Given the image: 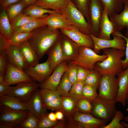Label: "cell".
I'll return each instance as SVG.
<instances>
[{
  "mask_svg": "<svg viewBox=\"0 0 128 128\" xmlns=\"http://www.w3.org/2000/svg\"><path fill=\"white\" fill-rule=\"evenodd\" d=\"M45 26L34 29L32 31V36L28 40L39 60L60 37L57 30H51L47 26L45 27Z\"/></svg>",
  "mask_w": 128,
  "mask_h": 128,
  "instance_id": "obj_1",
  "label": "cell"
},
{
  "mask_svg": "<svg viewBox=\"0 0 128 128\" xmlns=\"http://www.w3.org/2000/svg\"><path fill=\"white\" fill-rule=\"evenodd\" d=\"M102 50L103 54L107 55V57L103 61L96 63L94 69L101 75L106 74L116 76L124 70L121 61L125 56V51L114 48Z\"/></svg>",
  "mask_w": 128,
  "mask_h": 128,
  "instance_id": "obj_2",
  "label": "cell"
},
{
  "mask_svg": "<svg viewBox=\"0 0 128 128\" xmlns=\"http://www.w3.org/2000/svg\"><path fill=\"white\" fill-rule=\"evenodd\" d=\"M113 101L98 96L91 103V114L94 117L107 122L112 120L117 111L115 104Z\"/></svg>",
  "mask_w": 128,
  "mask_h": 128,
  "instance_id": "obj_3",
  "label": "cell"
},
{
  "mask_svg": "<svg viewBox=\"0 0 128 128\" xmlns=\"http://www.w3.org/2000/svg\"><path fill=\"white\" fill-rule=\"evenodd\" d=\"M106 55L97 54L92 49L84 46L79 47L78 55L75 60L69 64L82 66L87 70L95 69V65L98 62L103 61L107 57Z\"/></svg>",
  "mask_w": 128,
  "mask_h": 128,
  "instance_id": "obj_4",
  "label": "cell"
},
{
  "mask_svg": "<svg viewBox=\"0 0 128 128\" xmlns=\"http://www.w3.org/2000/svg\"><path fill=\"white\" fill-rule=\"evenodd\" d=\"M61 14L81 32L87 34H91V27L90 23L71 1Z\"/></svg>",
  "mask_w": 128,
  "mask_h": 128,
  "instance_id": "obj_5",
  "label": "cell"
},
{
  "mask_svg": "<svg viewBox=\"0 0 128 128\" xmlns=\"http://www.w3.org/2000/svg\"><path fill=\"white\" fill-rule=\"evenodd\" d=\"M118 88L117 78L115 76L104 74L101 75L98 89V96L115 101Z\"/></svg>",
  "mask_w": 128,
  "mask_h": 128,
  "instance_id": "obj_6",
  "label": "cell"
},
{
  "mask_svg": "<svg viewBox=\"0 0 128 128\" xmlns=\"http://www.w3.org/2000/svg\"><path fill=\"white\" fill-rule=\"evenodd\" d=\"M104 10L100 0H90L89 7L90 23L91 27V34L98 37L100 32L101 19Z\"/></svg>",
  "mask_w": 128,
  "mask_h": 128,
  "instance_id": "obj_7",
  "label": "cell"
},
{
  "mask_svg": "<svg viewBox=\"0 0 128 128\" xmlns=\"http://www.w3.org/2000/svg\"><path fill=\"white\" fill-rule=\"evenodd\" d=\"M39 87V84L33 80L22 82L12 87L11 91L7 96H13L26 102L38 90Z\"/></svg>",
  "mask_w": 128,
  "mask_h": 128,
  "instance_id": "obj_8",
  "label": "cell"
},
{
  "mask_svg": "<svg viewBox=\"0 0 128 128\" xmlns=\"http://www.w3.org/2000/svg\"><path fill=\"white\" fill-rule=\"evenodd\" d=\"M62 34L74 41L79 47L84 46L93 49V40L90 35L81 32L76 27L72 25L60 29Z\"/></svg>",
  "mask_w": 128,
  "mask_h": 128,
  "instance_id": "obj_9",
  "label": "cell"
},
{
  "mask_svg": "<svg viewBox=\"0 0 128 128\" xmlns=\"http://www.w3.org/2000/svg\"><path fill=\"white\" fill-rule=\"evenodd\" d=\"M72 119L79 128H103L107 122L96 118L91 114H85L75 111Z\"/></svg>",
  "mask_w": 128,
  "mask_h": 128,
  "instance_id": "obj_10",
  "label": "cell"
},
{
  "mask_svg": "<svg viewBox=\"0 0 128 128\" xmlns=\"http://www.w3.org/2000/svg\"><path fill=\"white\" fill-rule=\"evenodd\" d=\"M93 42V50L97 53L101 50L106 48H114L125 51L126 42L122 37L113 35L112 39L106 40L96 37L90 34Z\"/></svg>",
  "mask_w": 128,
  "mask_h": 128,
  "instance_id": "obj_11",
  "label": "cell"
},
{
  "mask_svg": "<svg viewBox=\"0 0 128 128\" xmlns=\"http://www.w3.org/2000/svg\"><path fill=\"white\" fill-rule=\"evenodd\" d=\"M69 64L64 61L54 69L49 77L44 82L39 84L41 88L56 91L64 73L66 71Z\"/></svg>",
  "mask_w": 128,
  "mask_h": 128,
  "instance_id": "obj_12",
  "label": "cell"
},
{
  "mask_svg": "<svg viewBox=\"0 0 128 128\" xmlns=\"http://www.w3.org/2000/svg\"><path fill=\"white\" fill-rule=\"evenodd\" d=\"M53 71L47 61L43 63H38L33 67H28L24 71L33 80L41 83L45 81Z\"/></svg>",
  "mask_w": 128,
  "mask_h": 128,
  "instance_id": "obj_13",
  "label": "cell"
},
{
  "mask_svg": "<svg viewBox=\"0 0 128 128\" xmlns=\"http://www.w3.org/2000/svg\"><path fill=\"white\" fill-rule=\"evenodd\" d=\"M29 112L13 110L0 105V122L19 125L28 116Z\"/></svg>",
  "mask_w": 128,
  "mask_h": 128,
  "instance_id": "obj_14",
  "label": "cell"
},
{
  "mask_svg": "<svg viewBox=\"0 0 128 128\" xmlns=\"http://www.w3.org/2000/svg\"><path fill=\"white\" fill-rule=\"evenodd\" d=\"M39 91L43 105L46 109L62 112L61 97L56 91L44 88Z\"/></svg>",
  "mask_w": 128,
  "mask_h": 128,
  "instance_id": "obj_15",
  "label": "cell"
},
{
  "mask_svg": "<svg viewBox=\"0 0 128 128\" xmlns=\"http://www.w3.org/2000/svg\"><path fill=\"white\" fill-rule=\"evenodd\" d=\"M32 81L24 70L8 63L4 80L5 83L10 85Z\"/></svg>",
  "mask_w": 128,
  "mask_h": 128,
  "instance_id": "obj_16",
  "label": "cell"
},
{
  "mask_svg": "<svg viewBox=\"0 0 128 128\" xmlns=\"http://www.w3.org/2000/svg\"><path fill=\"white\" fill-rule=\"evenodd\" d=\"M117 75L118 88L115 102L119 103L124 107L128 92V68L123 70Z\"/></svg>",
  "mask_w": 128,
  "mask_h": 128,
  "instance_id": "obj_17",
  "label": "cell"
},
{
  "mask_svg": "<svg viewBox=\"0 0 128 128\" xmlns=\"http://www.w3.org/2000/svg\"><path fill=\"white\" fill-rule=\"evenodd\" d=\"M64 36L62 40L60 39L61 48L64 60L69 62L75 60L77 58L79 47L71 39Z\"/></svg>",
  "mask_w": 128,
  "mask_h": 128,
  "instance_id": "obj_18",
  "label": "cell"
},
{
  "mask_svg": "<svg viewBox=\"0 0 128 128\" xmlns=\"http://www.w3.org/2000/svg\"><path fill=\"white\" fill-rule=\"evenodd\" d=\"M29 111L39 119L43 114L47 113L46 109L43 105L39 90H37L27 101L24 102Z\"/></svg>",
  "mask_w": 128,
  "mask_h": 128,
  "instance_id": "obj_19",
  "label": "cell"
},
{
  "mask_svg": "<svg viewBox=\"0 0 128 128\" xmlns=\"http://www.w3.org/2000/svg\"><path fill=\"white\" fill-rule=\"evenodd\" d=\"M45 19L46 25L52 30L66 28L73 25L61 14L57 12L49 14Z\"/></svg>",
  "mask_w": 128,
  "mask_h": 128,
  "instance_id": "obj_20",
  "label": "cell"
},
{
  "mask_svg": "<svg viewBox=\"0 0 128 128\" xmlns=\"http://www.w3.org/2000/svg\"><path fill=\"white\" fill-rule=\"evenodd\" d=\"M60 38L50 48L46 53L48 56L47 61L53 71L61 62L64 60Z\"/></svg>",
  "mask_w": 128,
  "mask_h": 128,
  "instance_id": "obj_21",
  "label": "cell"
},
{
  "mask_svg": "<svg viewBox=\"0 0 128 128\" xmlns=\"http://www.w3.org/2000/svg\"><path fill=\"white\" fill-rule=\"evenodd\" d=\"M6 55L10 64L24 71L28 67L18 47L10 46Z\"/></svg>",
  "mask_w": 128,
  "mask_h": 128,
  "instance_id": "obj_22",
  "label": "cell"
},
{
  "mask_svg": "<svg viewBox=\"0 0 128 128\" xmlns=\"http://www.w3.org/2000/svg\"><path fill=\"white\" fill-rule=\"evenodd\" d=\"M124 2L123 11L109 18L113 25L114 31L120 32L125 28L127 31H128V3L125 0H124Z\"/></svg>",
  "mask_w": 128,
  "mask_h": 128,
  "instance_id": "obj_23",
  "label": "cell"
},
{
  "mask_svg": "<svg viewBox=\"0 0 128 128\" xmlns=\"http://www.w3.org/2000/svg\"><path fill=\"white\" fill-rule=\"evenodd\" d=\"M18 47L28 67H33L38 63L39 59L28 40L22 43Z\"/></svg>",
  "mask_w": 128,
  "mask_h": 128,
  "instance_id": "obj_24",
  "label": "cell"
},
{
  "mask_svg": "<svg viewBox=\"0 0 128 128\" xmlns=\"http://www.w3.org/2000/svg\"><path fill=\"white\" fill-rule=\"evenodd\" d=\"M71 0H37L33 5L61 14Z\"/></svg>",
  "mask_w": 128,
  "mask_h": 128,
  "instance_id": "obj_25",
  "label": "cell"
},
{
  "mask_svg": "<svg viewBox=\"0 0 128 128\" xmlns=\"http://www.w3.org/2000/svg\"><path fill=\"white\" fill-rule=\"evenodd\" d=\"M100 32L98 38L106 40L111 39L110 35L114 31L113 25L104 9L100 23Z\"/></svg>",
  "mask_w": 128,
  "mask_h": 128,
  "instance_id": "obj_26",
  "label": "cell"
},
{
  "mask_svg": "<svg viewBox=\"0 0 128 128\" xmlns=\"http://www.w3.org/2000/svg\"><path fill=\"white\" fill-rule=\"evenodd\" d=\"M0 105L12 109L29 111L24 102L12 96H7L0 97Z\"/></svg>",
  "mask_w": 128,
  "mask_h": 128,
  "instance_id": "obj_27",
  "label": "cell"
},
{
  "mask_svg": "<svg viewBox=\"0 0 128 128\" xmlns=\"http://www.w3.org/2000/svg\"><path fill=\"white\" fill-rule=\"evenodd\" d=\"M57 12L54 10L44 9L38 6L32 5L23 10V13L35 18H44L48 16L46 14H53Z\"/></svg>",
  "mask_w": 128,
  "mask_h": 128,
  "instance_id": "obj_28",
  "label": "cell"
},
{
  "mask_svg": "<svg viewBox=\"0 0 128 128\" xmlns=\"http://www.w3.org/2000/svg\"><path fill=\"white\" fill-rule=\"evenodd\" d=\"M107 10L109 18L121 11L124 5V0H100Z\"/></svg>",
  "mask_w": 128,
  "mask_h": 128,
  "instance_id": "obj_29",
  "label": "cell"
},
{
  "mask_svg": "<svg viewBox=\"0 0 128 128\" xmlns=\"http://www.w3.org/2000/svg\"><path fill=\"white\" fill-rule=\"evenodd\" d=\"M6 9H3L0 15V32L9 40L13 32Z\"/></svg>",
  "mask_w": 128,
  "mask_h": 128,
  "instance_id": "obj_30",
  "label": "cell"
},
{
  "mask_svg": "<svg viewBox=\"0 0 128 128\" xmlns=\"http://www.w3.org/2000/svg\"><path fill=\"white\" fill-rule=\"evenodd\" d=\"M31 32H13L9 40L10 46L18 47L22 42L28 40L32 35Z\"/></svg>",
  "mask_w": 128,
  "mask_h": 128,
  "instance_id": "obj_31",
  "label": "cell"
},
{
  "mask_svg": "<svg viewBox=\"0 0 128 128\" xmlns=\"http://www.w3.org/2000/svg\"><path fill=\"white\" fill-rule=\"evenodd\" d=\"M45 25V18H35L22 27L16 29L13 32H31L37 28Z\"/></svg>",
  "mask_w": 128,
  "mask_h": 128,
  "instance_id": "obj_32",
  "label": "cell"
},
{
  "mask_svg": "<svg viewBox=\"0 0 128 128\" xmlns=\"http://www.w3.org/2000/svg\"><path fill=\"white\" fill-rule=\"evenodd\" d=\"M72 86L65 72L56 91L61 96H69Z\"/></svg>",
  "mask_w": 128,
  "mask_h": 128,
  "instance_id": "obj_33",
  "label": "cell"
},
{
  "mask_svg": "<svg viewBox=\"0 0 128 128\" xmlns=\"http://www.w3.org/2000/svg\"><path fill=\"white\" fill-rule=\"evenodd\" d=\"M22 0L19 2L11 5L6 9L10 22L17 16L22 13L26 6Z\"/></svg>",
  "mask_w": 128,
  "mask_h": 128,
  "instance_id": "obj_34",
  "label": "cell"
},
{
  "mask_svg": "<svg viewBox=\"0 0 128 128\" xmlns=\"http://www.w3.org/2000/svg\"><path fill=\"white\" fill-rule=\"evenodd\" d=\"M62 112L64 114L71 115L76 111V102L69 95L61 96Z\"/></svg>",
  "mask_w": 128,
  "mask_h": 128,
  "instance_id": "obj_35",
  "label": "cell"
},
{
  "mask_svg": "<svg viewBox=\"0 0 128 128\" xmlns=\"http://www.w3.org/2000/svg\"><path fill=\"white\" fill-rule=\"evenodd\" d=\"M35 18L22 12L10 22L13 32L16 29L22 27Z\"/></svg>",
  "mask_w": 128,
  "mask_h": 128,
  "instance_id": "obj_36",
  "label": "cell"
},
{
  "mask_svg": "<svg viewBox=\"0 0 128 128\" xmlns=\"http://www.w3.org/2000/svg\"><path fill=\"white\" fill-rule=\"evenodd\" d=\"M84 82L77 80L72 86L69 95L76 102L82 98V92Z\"/></svg>",
  "mask_w": 128,
  "mask_h": 128,
  "instance_id": "obj_37",
  "label": "cell"
},
{
  "mask_svg": "<svg viewBox=\"0 0 128 128\" xmlns=\"http://www.w3.org/2000/svg\"><path fill=\"white\" fill-rule=\"evenodd\" d=\"M101 75L95 70L89 71L84 81L85 84L89 85L97 89L100 81Z\"/></svg>",
  "mask_w": 128,
  "mask_h": 128,
  "instance_id": "obj_38",
  "label": "cell"
},
{
  "mask_svg": "<svg viewBox=\"0 0 128 128\" xmlns=\"http://www.w3.org/2000/svg\"><path fill=\"white\" fill-rule=\"evenodd\" d=\"M96 88L88 85L85 84L82 90V98L86 99L92 103L98 96Z\"/></svg>",
  "mask_w": 128,
  "mask_h": 128,
  "instance_id": "obj_39",
  "label": "cell"
},
{
  "mask_svg": "<svg viewBox=\"0 0 128 128\" xmlns=\"http://www.w3.org/2000/svg\"><path fill=\"white\" fill-rule=\"evenodd\" d=\"M39 121L38 118L29 112L28 116L19 125L18 128H38Z\"/></svg>",
  "mask_w": 128,
  "mask_h": 128,
  "instance_id": "obj_40",
  "label": "cell"
},
{
  "mask_svg": "<svg viewBox=\"0 0 128 128\" xmlns=\"http://www.w3.org/2000/svg\"><path fill=\"white\" fill-rule=\"evenodd\" d=\"M92 109L91 103L88 100L82 98L76 102V111L85 114H91Z\"/></svg>",
  "mask_w": 128,
  "mask_h": 128,
  "instance_id": "obj_41",
  "label": "cell"
},
{
  "mask_svg": "<svg viewBox=\"0 0 128 128\" xmlns=\"http://www.w3.org/2000/svg\"><path fill=\"white\" fill-rule=\"evenodd\" d=\"M123 114L120 110H117L111 121L103 128H124L121 123L120 121L123 119Z\"/></svg>",
  "mask_w": 128,
  "mask_h": 128,
  "instance_id": "obj_42",
  "label": "cell"
},
{
  "mask_svg": "<svg viewBox=\"0 0 128 128\" xmlns=\"http://www.w3.org/2000/svg\"><path fill=\"white\" fill-rule=\"evenodd\" d=\"M48 114L47 113L43 114L39 119L38 128H53L56 125L58 121H51L48 118Z\"/></svg>",
  "mask_w": 128,
  "mask_h": 128,
  "instance_id": "obj_43",
  "label": "cell"
},
{
  "mask_svg": "<svg viewBox=\"0 0 128 128\" xmlns=\"http://www.w3.org/2000/svg\"><path fill=\"white\" fill-rule=\"evenodd\" d=\"M78 9L82 13L90 23L89 7L90 0H75Z\"/></svg>",
  "mask_w": 128,
  "mask_h": 128,
  "instance_id": "obj_44",
  "label": "cell"
},
{
  "mask_svg": "<svg viewBox=\"0 0 128 128\" xmlns=\"http://www.w3.org/2000/svg\"><path fill=\"white\" fill-rule=\"evenodd\" d=\"M78 65L69 64L65 73L68 78L72 85L77 80V72Z\"/></svg>",
  "mask_w": 128,
  "mask_h": 128,
  "instance_id": "obj_45",
  "label": "cell"
},
{
  "mask_svg": "<svg viewBox=\"0 0 128 128\" xmlns=\"http://www.w3.org/2000/svg\"><path fill=\"white\" fill-rule=\"evenodd\" d=\"M112 35L120 37L125 41L126 45L125 50V58L122 60L121 63L123 65V69L126 68L128 65V31H126L125 36H124L120 32L114 31Z\"/></svg>",
  "mask_w": 128,
  "mask_h": 128,
  "instance_id": "obj_46",
  "label": "cell"
},
{
  "mask_svg": "<svg viewBox=\"0 0 128 128\" xmlns=\"http://www.w3.org/2000/svg\"><path fill=\"white\" fill-rule=\"evenodd\" d=\"M10 46L9 40L0 32V56L6 54Z\"/></svg>",
  "mask_w": 128,
  "mask_h": 128,
  "instance_id": "obj_47",
  "label": "cell"
},
{
  "mask_svg": "<svg viewBox=\"0 0 128 128\" xmlns=\"http://www.w3.org/2000/svg\"><path fill=\"white\" fill-rule=\"evenodd\" d=\"M89 71L82 66L78 65L77 80L84 82Z\"/></svg>",
  "mask_w": 128,
  "mask_h": 128,
  "instance_id": "obj_48",
  "label": "cell"
},
{
  "mask_svg": "<svg viewBox=\"0 0 128 128\" xmlns=\"http://www.w3.org/2000/svg\"><path fill=\"white\" fill-rule=\"evenodd\" d=\"M6 54L0 56V74H5L7 71L8 62Z\"/></svg>",
  "mask_w": 128,
  "mask_h": 128,
  "instance_id": "obj_49",
  "label": "cell"
},
{
  "mask_svg": "<svg viewBox=\"0 0 128 128\" xmlns=\"http://www.w3.org/2000/svg\"><path fill=\"white\" fill-rule=\"evenodd\" d=\"M11 87L5 82L0 84V97L8 95L11 91Z\"/></svg>",
  "mask_w": 128,
  "mask_h": 128,
  "instance_id": "obj_50",
  "label": "cell"
},
{
  "mask_svg": "<svg viewBox=\"0 0 128 128\" xmlns=\"http://www.w3.org/2000/svg\"><path fill=\"white\" fill-rule=\"evenodd\" d=\"M20 0H3L1 3V6L3 9L6 8L9 5L17 3Z\"/></svg>",
  "mask_w": 128,
  "mask_h": 128,
  "instance_id": "obj_51",
  "label": "cell"
},
{
  "mask_svg": "<svg viewBox=\"0 0 128 128\" xmlns=\"http://www.w3.org/2000/svg\"><path fill=\"white\" fill-rule=\"evenodd\" d=\"M19 125L6 122H0V128H18Z\"/></svg>",
  "mask_w": 128,
  "mask_h": 128,
  "instance_id": "obj_52",
  "label": "cell"
},
{
  "mask_svg": "<svg viewBox=\"0 0 128 128\" xmlns=\"http://www.w3.org/2000/svg\"><path fill=\"white\" fill-rule=\"evenodd\" d=\"M55 113L57 120H63L64 118V114L60 110L57 111Z\"/></svg>",
  "mask_w": 128,
  "mask_h": 128,
  "instance_id": "obj_53",
  "label": "cell"
},
{
  "mask_svg": "<svg viewBox=\"0 0 128 128\" xmlns=\"http://www.w3.org/2000/svg\"><path fill=\"white\" fill-rule=\"evenodd\" d=\"M66 124L64 121L62 120L58 122L53 128H66Z\"/></svg>",
  "mask_w": 128,
  "mask_h": 128,
  "instance_id": "obj_54",
  "label": "cell"
},
{
  "mask_svg": "<svg viewBox=\"0 0 128 128\" xmlns=\"http://www.w3.org/2000/svg\"><path fill=\"white\" fill-rule=\"evenodd\" d=\"M48 116L49 119L52 121H57L55 113L52 112L48 113Z\"/></svg>",
  "mask_w": 128,
  "mask_h": 128,
  "instance_id": "obj_55",
  "label": "cell"
},
{
  "mask_svg": "<svg viewBox=\"0 0 128 128\" xmlns=\"http://www.w3.org/2000/svg\"><path fill=\"white\" fill-rule=\"evenodd\" d=\"M26 6H28L34 4L37 0H22Z\"/></svg>",
  "mask_w": 128,
  "mask_h": 128,
  "instance_id": "obj_56",
  "label": "cell"
},
{
  "mask_svg": "<svg viewBox=\"0 0 128 128\" xmlns=\"http://www.w3.org/2000/svg\"><path fill=\"white\" fill-rule=\"evenodd\" d=\"M5 75V74H0V84L4 82Z\"/></svg>",
  "mask_w": 128,
  "mask_h": 128,
  "instance_id": "obj_57",
  "label": "cell"
},
{
  "mask_svg": "<svg viewBox=\"0 0 128 128\" xmlns=\"http://www.w3.org/2000/svg\"><path fill=\"white\" fill-rule=\"evenodd\" d=\"M120 123L125 128H128V123L123 121H121Z\"/></svg>",
  "mask_w": 128,
  "mask_h": 128,
  "instance_id": "obj_58",
  "label": "cell"
},
{
  "mask_svg": "<svg viewBox=\"0 0 128 128\" xmlns=\"http://www.w3.org/2000/svg\"><path fill=\"white\" fill-rule=\"evenodd\" d=\"M124 119L125 121L128 122V116L124 117L123 118Z\"/></svg>",
  "mask_w": 128,
  "mask_h": 128,
  "instance_id": "obj_59",
  "label": "cell"
},
{
  "mask_svg": "<svg viewBox=\"0 0 128 128\" xmlns=\"http://www.w3.org/2000/svg\"><path fill=\"white\" fill-rule=\"evenodd\" d=\"M126 102H127L128 105V93L127 96Z\"/></svg>",
  "mask_w": 128,
  "mask_h": 128,
  "instance_id": "obj_60",
  "label": "cell"
},
{
  "mask_svg": "<svg viewBox=\"0 0 128 128\" xmlns=\"http://www.w3.org/2000/svg\"><path fill=\"white\" fill-rule=\"evenodd\" d=\"M127 111L128 112V108L126 109Z\"/></svg>",
  "mask_w": 128,
  "mask_h": 128,
  "instance_id": "obj_61",
  "label": "cell"
},
{
  "mask_svg": "<svg viewBox=\"0 0 128 128\" xmlns=\"http://www.w3.org/2000/svg\"><path fill=\"white\" fill-rule=\"evenodd\" d=\"M128 3V0H125Z\"/></svg>",
  "mask_w": 128,
  "mask_h": 128,
  "instance_id": "obj_62",
  "label": "cell"
},
{
  "mask_svg": "<svg viewBox=\"0 0 128 128\" xmlns=\"http://www.w3.org/2000/svg\"><path fill=\"white\" fill-rule=\"evenodd\" d=\"M127 68H128V66H127Z\"/></svg>",
  "mask_w": 128,
  "mask_h": 128,
  "instance_id": "obj_63",
  "label": "cell"
}]
</instances>
